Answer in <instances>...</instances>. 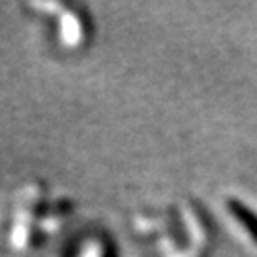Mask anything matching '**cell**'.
<instances>
[{
    "label": "cell",
    "mask_w": 257,
    "mask_h": 257,
    "mask_svg": "<svg viewBox=\"0 0 257 257\" xmlns=\"http://www.w3.org/2000/svg\"><path fill=\"white\" fill-rule=\"evenodd\" d=\"M38 10L48 12L55 21L57 42L67 50H78L90 40V21L80 8L71 4H35ZM48 16V18H50Z\"/></svg>",
    "instance_id": "obj_3"
},
{
    "label": "cell",
    "mask_w": 257,
    "mask_h": 257,
    "mask_svg": "<svg viewBox=\"0 0 257 257\" xmlns=\"http://www.w3.org/2000/svg\"><path fill=\"white\" fill-rule=\"evenodd\" d=\"M227 210H229L230 215L244 227V230L249 232V236L257 242V215L255 213L249 210V208H246L242 202H238L236 198H230L229 202H227Z\"/></svg>",
    "instance_id": "obj_4"
},
{
    "label": "cell",
    "mask_w": 257,
    "mask_h": 257,
    "mask_svg": "<svg viewBox=\"0 0 257 257\" xmlns=\"http://www.w3.org/2000/svg\"><path fill=\"white\" fill-rule=\"evenodd\" d=\"M134 230L151 242L156 257H204L208 246L202 213L187 200L139 211Z\"/></svg>",
    "instance_id": "obj_2"
},
{
    "label": "cell",
    "mask_w": 257,
    "mask_h": 257,
    "mask_svg": "<svg viewBox=\"0 0 257 257\" xmlns=\"http://www.w3.org/2000/svg\"><path fill=\"white\" fill-rule=\"evenodd\" d=\"M76 257H109V246L101 240H88L82 253L78 251Z\"/></svg>",
    "instance_id": "obj_5"
},
{
    "label": "cell",
    "mask_w": 257,
    "mask_h": 257,
    "mask_svg": "<svg viewBox=\"0 0 257 257\" xmlns=\"http://www.w3.org/2000/svg\"><path fill=\"white\" fill-rule=\"evenodd\" d=\"M69 215V198L40 181H29L14 196L6 244L16 253L37 251L63 229Z\"/></svg>",
    "instance_id": "obj_1"
}]
</instances>
